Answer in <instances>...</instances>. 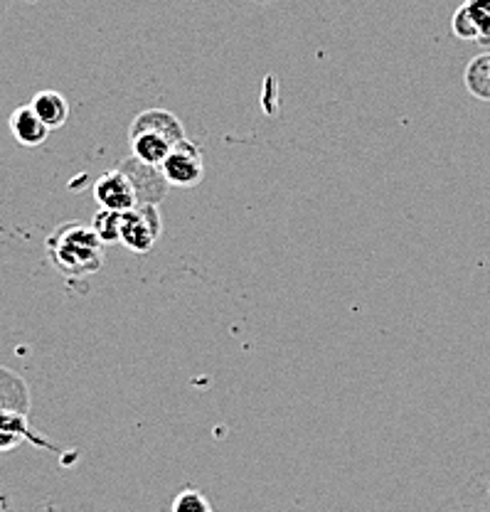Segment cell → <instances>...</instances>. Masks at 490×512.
Here are the masks:
<instances>
[{
  "instance_id": "10",
  "label": "cell",
  "mask_w": 490,
  "mask_h": 512,
  "mask_svg": "<svg viewBox=\"0 0 490 512\" xmlns=\"http://www.w3.org/2000/svg\"><path fill=\"white\" fill-rule=\"evenodd\" d=\"M30 434H33V431H30L28 426V416L0 409V453L10 451V448L28 441Z\"/></svg>"
},
{
  "instance_id": "7",
  "label": "cell",
  "mask_w": 490,
  "mask_h": 512,
  "mask_svg": "<svg viewBox=\"0 0 490 512\" xmlns=\"http://www.w3.org/2000/svg\"><path fill=\"white\" fill-rule=\"evenodd\" d=\"M119 168L133 180V185H136L138 190V200L141 202H153V205H158L170 188L163 170L158 168V165L143 163V160H138L136 156L121 160Z\"/></svg>"
},
{
  "instance_id": "12",
  "label": "cell",
  "mask_w": 490,
  "mask_h": 512,
  "mask_svg": "<svg viewBox=\"0 0 490 512\" xmlns=\"http://www.w3.org/2000/svg\"><path fill=\"white\" fill-rule=\"evenodd\" d=\"M121 217H124V212H114V210H104V207H99V212L92 220V227L94 232L99 234L101 242L104 244L121 242Z\"/></svg>"
},
{
  "instance_id": "4",
  "label": "cell",
  "mask_w": 490,
  "mask_h": 512,
  "mask_svg": "<svg viewBox=\"0 0 490 512\" xmlns=\"http://www.w3.org/2000/svg\"><path fill=\"white\" fill-rule=\"evenodd\" d=\"M161 170L168 185H175V188H195V185L202 183V175H205L200 148L190 138H183V141L175 143L173 151L163 160Z\"/></svg>"
},
{
  "instance_id": "1",
  "label": "cell",
  "mask_w": 490,
  "mask_h": 512,
  "mask_svg": "<svg viewBox=\"0 0 490 512\" xmlns=\"http://www.w3.org/2000/svg\"><path fill=\"white\" fill-rule=\"evenodd\" d=\"M47 256L52 266L69 279L92 276L104 266V242L94 232L92 224L67 222L60 224L47 237Z\"/></svg>"
},
{
  "instance_id": "6",
  "label": "cell",
  "mask_w": 490,
  "mask_h": 512,
  "mask_svg": "<svg viewBox=\"0 0 490 512\" xmlns=\"http://www.w3.org/2000/svg\"><path fill=\"white\" fill-rule=\"evenodd\" d=\"M451 30L458 40L490 42V0H463L454 13Z\"/></svg>"
},
{
  "instance_id": "8",
  "label": "cell",
  "mask_w": 490,
  "mask_h": 512,
  "mask_svg": "<svg viewBox=\"0 0 490 512\" xmlns=\"http://www.w3.org/2000/svg\"><path fill=\"white\" fill-rule=\"evenodd\" d=\"M10 131H13L15 141H18L20 146L35 148L47 141L50 128H47L45 121L35 114L33 106L28 104V106H18V109L10 114Z\"/></svg>"
},
{
  "instance_id": "13",
  "label": "cell",
  "mask_w": 490,
  "mask_h": 512,
  "mask_svg": "<svg viewBox=\"0 0 490 512\" xmlns=\"http://www.w3.org/2000/svg\"><path fill=\"white\" fill-rule=\"evenodd\" d=\"M173 512H210V503L200 490H185L175 498Z\"/></svg>"
},
{
  "instance_id": "9",
  "label": "cell",
  "mask_w": 490,
  "mask_h": 512,
  "mask_svg": "<svg viewBox=\"0 0 490 512\" xmlns=\"http://www.w3.org/2000/svg\"><path fill=\"white\" fill-rule=\"evenodd\" d=\"M30 106L35 109V114L45 121L47 128H62L69 119V104L60 92H37L30 101Z\"/></svg>"
},
{
  "instance_id": "5",
  "label": "cell",
  "mask_w": 490,
  "mask_h": 512,
  "mask_svg": "<svg viewBox=\"0 0 490 512\" xmlns=\"http://www.w3.org/2000/svg\"><path fill=\"white\" fill-rule=\"evenodd\" d=\"M94 200H97L99 207L114 212H129L136 205H141L136 185H133V180L119 165L101 175L97 183H94Z\"/></svg>"
},
{
  "instance_id": "14",
  "label": "cell",
  "mask_w": 490,
  "mask_h": 512,
  "mask_svg": "<svg viewBox=\"0 0 490 512\" xmlns=\"http://www.w3.org/2000/svg\"><path fill=\"white\" fill-rule=\"evenodd\" d=\"M257 3H269V0H257Z\"/></svg>"
},
{
  "instance_id": "15",
  "label": "cell",
  "mask_w": 490,
  "mask_h": 512,
  "mask_svg": "<svg viewBox=\"0 0 490 512\" xmlns=\"http://www.w3.org/2000/svg\"><path fill=\"white\" fill-rule=\"evenodd\" d=\"M210 512H212V510H210Z\"/></svg>"
},
{
  "instance_id": "2",
  "label": "cell",
  "mask_w": 490,
  "mask_h": 512,
  "mask_svg": "<svg viewBox=\"0 0 490 512\" xmlns=\"http://www.w3.org/2000/svg\"><path fill=\"white\" fill-rule=\"evenodd\" d=\"M185 131L183 124L175 114L165 109H148L133 119L129 131L131 156H136L143 163H151L161 168L163 160L173 151L178 141H183Z\"/></svg>"
},
{
  "instance_id": "11",
  "label": "cell",
  "mask_w": 490,
  "mask_h": 512,
  "mask_svg": "<svg viewBox=\"0 0 490 512\" xmlns=\"http://www.w3.org/2000/svg\"><path fill=\"white\" fill-rule=\"evenodd\" d=\"M466 89L476 99L490 101V52L488 55H478L468 62L466 74H463Z\"/></svg>"
},
{
  "instance_id": "3",
  "label": "cell",
  "mask_w": 490,
  "mask_h": 512,
  "mask_svg": "<svg viewBox=\"0 0 490 512\" xmlns=\"http://www.w3.org/2000/svg\"><path fill=\"white\" fill-rule=\"evenodd\" d=\"M163 232L161 212L153 202H141L121 217V244L133 254H148Z\"/></svg>"
}]
</instances>
